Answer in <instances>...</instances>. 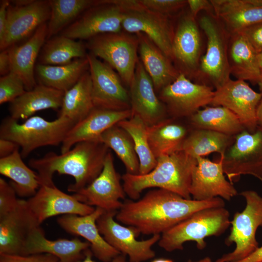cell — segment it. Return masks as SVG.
Wrapping results in <instances>:
<instances>
[{"instance_id":"obj_1","label":"cell","mask_w":262,"mask_h":262,"mask_svg":"<svg viewBox=\"0 0 262 262\" xmlns=\"http://www.w3.org/2000/svg\"><path fill=\"white\" fill-rule=\"evenodd\" d=\"M225 205L223 199L219 197L198 201L156 188L137 200H126L115 217L118 222L133 227L140 234L161 235L199 210Z\"/></svg>"},{"instance_id":"obj_2","label":"cell","mask_w":262,"mask_h":262,"mask_svg":"<svg viewBox=\"0 0 262 262\" xmlns=\"http://www.w3.org/2000/svg\"><path fill=\"white\" fill-rule=\"evenodd\" d=\"M109 151L99 141H82L64 153L49 152L41 158L31 159L28 164L37 171L40 186L55 185L53 177L55 172L72 176L75 181L68 186L67 190L75 193L99 175Z\"/></svg>"},{"instance_id":"obj_3","label":"cell","mask_w":262,"mask_h":262,"mask_svg":"<svg viewBox=\"0 0 262 262\" xmlns=\"http://www.w3.org/2000/svg\"><path fill=\"white\" fill-rule=\"evenodd\" d=\"M197 160L182 151L157 158L154 168L145 175L126 173L121 177L126 194L132 200L140 198L148 188H160L192 199L190 187Z\"/></svg>"},{"instance_id":"obj_4","label":"cell","mask_w":262,"mask_h":262,"mask_svg":"<svg viewBox=\"0 0 262 262\" xmlns=\"http://www.w3.org/2000/svg\"><path fill=\"white\" fill-rule=\"evenodd\" d=\"M74 125L71 120L63 116L48 121L39 116H32L21 124L9 116L1 123L0 138L16 143L21 148L22 158H25L39 147L62 144Z\"/></svg>"},{"instance_id":"obj_5","label":"cell","mask_w":262,"mask_h":262,"mask_svg":"<svg viewBox=\"0 0 262 262\" xmlns=\"http://www.w3.org/2000/svg\"><path fill=\"white\" fill-rule=\"evenodd\" d=\"M230 214L225 207L199 210L161 234L159 246L167 252L182 250L188 241L196 243L198 249L205 248V238L219 236L230 225Z\"/></svg>"},{"instance_id":"obj_6","label":"cell","mask_w":262,"mask_h":262,"mask_svg":"<svg viewBox=\"0 0 262 262\" xmlns=\"http://www.w3.org/2000/svg\"><path fill=\"white\" fill-rule=\"evenodd\" d=\"M198 25L206 36L207 44L194 81L216 90L230 79L228 61L230 33L214 14L206 13L199 18Z\"/></svg>"},{"instance_id":"obj_7","label":"cell","mask_w":262,"mask_h":262,"mask_svg":"<svg viewBox=\"0 0 262 262\" xmlns=\"http://www.w3.org/2000/svg\"><path fill=\"white\" fill-rule=\"evenodd\" d=\"M246 201L241 212H236L230 221V232L225 241L226 245L235 244L234 250L223 255L215 262H235L254 252L259 244L256 238L258 228L262 226V196L253 190L240 194Z\"/></svg>"},{"instance_id":"obj_8","label":"cell","mask_w":262,"mask_h":262,"mask_svg":"<svg viewBox=\"0 0 262 262\" xmlns=\"http://www.w3.org/2000/svg\"><path fill=\"white\" fill-rule=\"evenodd\" d=\"M85 44L89 53L115 69L121 80L129 87L139 60V40L136 34L122 31L104 33L88 39Z\"/></svg>"},{"instance_id":"obj_9","label":"cell","mask_w":262,"mask_h":262,"mask_svg":"<svg viewBox=\"0 0 262 262\" xmlns=\"http://www.w3.org/2000/svg\"><path fill=\"white\" fill-rule=\"evenodd\" d=\"M222 158L225 175L237 181L242 175H251L262 181V128L254 132L243 131L235 136Z\"/></svg>"},{"instance_id":"obj_10","label":"cell","mask_w":262,"mask_h":262,"mask_svg":"<svg viewBox=\"0 0 262 262\" xmlns=\"http://www.w3.org/2000/svg\"><path fill=\"white\" fill-rule=\"evenodd\" d=\"M117 212H105L97 221L105 240L120 254L128 256L129 262H143L154 258L155 252L152 247L158 243L161 235H153L145 240H137L139 232L133 227L118 223L115 219Z\"/></svg>"},{"instance_id":"obj_11","label":"cell","mask_w":262,"mask_h":262,"mask_svg":"<svg viewBox=\"0 0 262 262\" xmlns=\"http://www.w3.org/2000/svg\"><path fill=\"white\" fill-rule=\"evenodd\" d=\"M213 89L192 82L180 73L177 79L159 92V98L173 118L189 117L201 107L210 105Z\"/></svg>"},{"instance_id":"obj_12","label":"cell","mask_w":262,"mask_h":262,"mask_svg":"<svg viewBox=\"0 0 262 262\" xmlns=\"http://www.w3.org/2000/svg\"><path fill=\"white\" fill-rule=\"evenodd\" d=\"M86 58L94 107L114 111L131 109L129 93L123 86L118 73L91 53H87Z\"/></svg>"},{"instance_id":"obj_13","label":"cell","mask_w":262,"mask_h":262,"mask_svg":"<svg viewBox=\"0 0 262 262\" xmlns=\"http://www.w3.org/2000/svg\"><path fill=\"white\" fill-rule=\"evenodd\" d=\"M196 18L189 12L182 14L175 27L172 61L180 73L194 81L199 68L201 38Z\"/></svg>"},{"instance_id":"obj_14","label":"cell","mask_w":262,"mask_h":262,"mask_svg":"<svg viewBox=\"0 0 262 262\" xmlns=\"http://www.w3.org/2000/svg\"><path fill=\"white\" fill-rule=\"evenodd\" d=\"M123 10L113 0L101 2L84 12L61 34L79 40H88L98 35L121 32Z\"/></svg>"},{"instance_id":"obj_15","label":"cell","mask_w":262,"mask_h":262,"mask_svg":"<svg viewBox=\"0 0 262 262\" xmlns=\"http://www.w3.org/2000/svg\"><path fill=\"white\" fill-rule=\"evenodd\" d=\"M262 96L246 81L230 79L214 91L210 105L229 109L237 116L246 131L254 132L258 127L256 113Z\"/></svg>"},{"instance_id":"obj_16","label":"cell","mask_w":262,"mask_h":262,"mask_svg":"<svg viewBox=\"0 0 262 262\" xmlns=\"http://www.w3.org/2000/svg\"><path fill=\"white\" fill-rule=\"evenodd\" d=\"M116 171L112 154L109 151L99 175L88 185L73 194L80 202L100 208L105 212L118 211L126 193Z\"/></svg>"},{"instance_id":"obj_17","label":"cell","mask_w":262,"mask_h":262,"mask_svg":"<svg viewBox=\"0 0 262 262\" xmlns=\"http://www.w3.org/2000/svg\"><path fill=\"white\" fill-rule=\"evenodd\" d=\"M122 26L131 34L144 33L172 61L175 27L170 16L147 9L140 3L136 8L123 11Z\"/></svg>"},{"instance_id":"obj_18","label":"cell","mask_w":262,"mask_h":262,"mask_svg":"<svg viewBox=\"0 0 262 262\" xmlns=\"http://www.w3.org/2000/svg\"><path fill=\"white\" fill-rule=\"evenodd\" d=\"M26 207L36 224L40 226L47 219L60 214L85 215L96 207L79 201L55 185H41L36 194L25 200Z\"/></svg>"},{"instance_id":"obj_19","label":"cell","mask_w":262,"mask_h":262,"mask_svg":"<svg viewBox=\"0 0 262 262\" xmlns=\"http://www.w3.org/2000/svg\"><path fill=\"white\" fill-rule=\"evenodd\" d=\"M50 16L49 0H33L22 6L10 3L7 11V31L0 45V50L31 37L41 25L48 22Z\"/></svg>"},{"instance_id":"obj_20","label":"cell","mask_w":262,"mask_h":262,"mask_svg":"<svg viewBox=\"0 0 262 262\" xmlns=\"http://www.w3.org/2000/svg\"><path fill=\"white\" fill-rule=\"evenodd\" d=\"M196 160L189 190L193 199L203 201L219 197L230 200L237 195L233 183L226 179L222 157L216 162L201 157Z\"/></svg>"},{"instance_id":"obj_21","label":"cell","mask_w":262,"mask_h":262,"mask_svg":"<svg viewBox=\"0 0 262 262\" xmlns=\"http://www.w3.org/2000/svg\"><path fill=\"white\" fill-rule=\"evenodd\" d=\"M129 87L132 116L139 117L148 127L166 118V106L157 96L152 81L140 60Z\"/></svg>"},{"instance_id":"obj_22","label":"cell","mask_w":262,"mask_h":262,"mask_svg":"<svg viewBox=\"0 0 262 262\" xmlns=\"http://www.w3.org/2000/svg\"><path fill=\"white\" fill-rule=\"evenodd\" d=\"M105 211L96 207L91 213L85 215L65 214L57 222L67 233L84 238L90 245V250L96 258L102 262H110L120 253L110 246L100 234L97 221Z\"/></svg>"},{"instance_id":"obj_23","label":"cell","mask_w":262,"mask_h":262,"mask_svg":"<svg viewBox=\"0 0 262 262\" xmlns=\"http://www.w3.org/2000/svg\"><path fill=\"white\" fill-rule=\"evenodd\" d=\"M131 116V109L114 111L94 107L68 131L61 144V153L67 152L82 141H98L101 135L107 129Z\"/></svg>"},{"instance_id":"obj_24","label":"cell","mask_w":262,"mask_h":262,"mask_svg":"<svg viewBox=\"0 0 262 262\" xmlns=\"http://www.w3.org/2000/svg\"><path fill=\"white\" fill-rule=\"evenodd\" d=\"M37 226L25 200L20 199L16 209L0 217V255H22L30 232Z\"/></svg>"},{"instance_id":"obj_25","label":"cell","mask_w":262,"mask_h":262,"mask_svg":"<svg viewBox=\"0 0 262 262\" xmlns=\"http://www.w3.org/2000/svg\"><path fill=\"white\" fill-rule=\"evenodd\" d=\"M90 245L77 238L72 239H48L40 226L34 228L24 245L22 255L49 254L57 257L61 262H77L83 260L85 251Z\"/></svg>"},{"instance_id":"obj_26","label":"cell","mask_w":262,"mask_h":262,"mask_svg":"<svg viewBox=\"0 0 262 262\" xmlns=\"http://www.w3.org/2000/svg\"><path fill=\"white\" fill-rule=\"evenodd\" d=\"M47 23L41 25L27 40L20 45L13 46L7 49L11 63V71L18 74L24 82L26 91L37 84L35 66L41 49L47 40Z\"/></svg>"},{"instance_id":"obj_27","label":"cell","mask_w":262,"mask_h":262,"mask_svg":"<svg viewBox=\"0 0 262 262\" xmlns=\"http://www.w3.org/2000/svg\"><path fill=\"white\" fill-rule=\"evenodd\" d=\"M139 40L141 61L150 77L155 90L159 92L180 74L172 61L144 33L135 34Z\"/></svg>"},{"instance_id":"obj_28","label":"cell","mask_w":262,"mask_h":262,"mask_svg":"<svg viewBox=\"0 0 262 262\" xmlns=\"http://www.w3.org/2000/svg\"><path fill=\"white\" fill-rule=\"evenodd\" d=\"M214 13L228 32H239L262 22V6L254 0H211Z\"/></svg>"},{"instance_id":"obj_29","label":"cell","mask_w":262,"mask_h":262,"mask_svg":"<svg viewBox=\"0 0 262 262\" xmlns=\"http://www.w3.org/2000/svg\"><path fill=\"white\" fill-rule=\"evenodd\" d=\"M65 92L37 84L32 90L10 103V117L18 121L27 119L36 112L45 109L60 110Z\"/></svg>"},{"instance_id":"obj_30","label":"cell","mask_w":262,"mask_h":262,"mask_svg":"<svg viewBox=\"0 0 262 262\" xmlns=\"http://www.w3.org/2000/svg\"><path fill=\"white\" fill-rule=\"evenodd\" d=\"M228 61L230 75L237 80L258 84L260 72L257 54L240 32L230 33Z\"/></svg>"},{"instance_id":"obj_31","label":"cell","mask_w":262,"mask_h":262,"mask_svg":"<svg viewBox=\"0 0 262 262\" xmlns=\"http://www.w3.org/2000/svg\"><path fill=\"white\" fill-rule=\"evenodd\" d=\"M89 70V62L86 57L76 59L69 64L61 66L38 63L35 65L34 73L37 84L65 92Z\"/></svg>"},{"instance_id":"obj_32","label":"cell","mask_w":262,"mask_h":262,"mask_svg":"<svg viewBox=\"0 0 262 262\" xmlns=\"http://www.w3.org/2000/svg\"><path fill=\"white\" fill-rule=\"evenodd\" d=\"M19 149L0 158V173L11 179L10 184L17 195L31 197L40 186L38 174L25 164Z\"/></svg>"},{"instance_id":"obj_33","label":"cell","mask_w":262,"mask_h":262,"mask_svg":"<svg viewBox=\"0 0 262 262\" xmlns=\"http://www.w3.org/2000/svg\"><path fill=\"white\" fill-rule=\"evenodd\" d=\"M147 131L150 147L156 159L181 151L188 134L185 126L169 118L148 127Z\"/></svg>"},{"instance_id":"obj_34","label":"cell","mask_w":262,"mask_h":262,"mask_svg":"<svg viewBox=\"0 0 262 262\" xmlns=\"http://www.w3.org/2000/svg\"><path fill=\"white\" fill-rule=\"evenodd\" d=\"M94 108L89 70L65 92L59 116L66 117L75 124L84 118Z\"/></svg>"},{"instance_id":"obj_35","label":"cell","mask_w":262,"mask_h":262,"mask_svg":"<svg viewBox=\"0 0 262 262\" xmlns=\"http://www.w3.org/2000/svg\"><path fill=\"white\" fill-rule=\"evenodd\" d=\"M235 136L202 129H194L188 134L181 151L197 158L217 152L223 156L232 145Z\"/></svg>"},{"instance_id":"obj_36","label":"cell","mask_w":262,"mask_h":262,"mask_svg":"<svg viewBox=\"0 0 262 262\" xmlns=\"http://www.w3.org/2000/svg\"><path fill=\"white\" fill-rule=\"evenodd\" d=\"M188 118L194 129L209 130L231 136L245 130L237 116L222 106L205 107Z\"/></svg>"},{"instance_id":"obj_37","label":"cell","mask_w":262,"mask_h":262,"mask_svg":"<svg viewBox=\"0 0 262 262\" xmlns=\"http://www.w3.org/2000/svg\"><path fill=\"white\" fill-rule=\"evenodd\" d=\"M86 47L82 40L77 41L63 35H56L43 45L38 63L51 66L65 65L74 59L86 58Z\"/></svg>"},{"instance_id":"obj_38","label":"cell","mask_w":262,"mask_h":262,"mask_svg":"<svg viewBox=\"0 0 262 262\" xmlns=\"http://www.w3.org/2000/svg\"><path fill=\"white\" fill-rule=\"evenodd\" d=\"M50 16L47 23V40L56 36L75 21L84 12L99 4L101 0H49Z\"/></svg>"},{"instance_id":"obj_39","label":"cell","mask_w":262,"mask_h":262,"mask_svg":"<svg viewBox=\"0 0 262 262\" xmlns=\"http://www.w3.org/2000/svg\"><path fill=\"white\" fill-rule=\"evenodd\" d=\"M98 141L112 149L125 165L127 173L139 174V161L131 135L117 124L105 131Z\"/></svg>"},{"instance_id":"obj_40","label":"cell","mask_w":262,"mask_h":262,"mask_svg":"<svg viewBox=\"0 0 262 262\" xmlns=\"http://www.w3.org/2000/svg\"><path fill=\"white\" fill-rule=\"evenodd\" d=\"M117 125L131 137L139 161V174L145 175L152 171L157 164L148 142V127L139 117L133 115Z\"/></svg>"},{"instance_id":"obj_41","label":"cell","mask_w":262,"mask_h":262,"mask_svg":"<svg viewBox=\"0 0 262 262\" xmlns=\"http://www.w3.org/2000/svg\"><path fill=\"white\" fill-rule=\"evenodd\" d=\"M26 91L21 78L10 71L0 78V104L11 102Z\"/></svg>"},{"instance_id":"obj_42","label":"cell","mask_w":262,"mask_h":262,"mask_svg":"<svg viewBox=\"0 0 262 262\" xmlns=\"http://www.w3.org/2000/svg\"><path fill=\"white\" fill-rule=\"evenodd\" d=\"M142 6L148 10L171 16L187 6L185 0H139Z\"/></svg>"},{"instance_id":"obj_43","label":"cell","mask_w":262,"mask_h":262,"mask_svg":"<svg viewBox=\"0 0 262 262\" xmlns=\"http://www.w3.org/2000/svg\"><path fill=\"white\" fill-rule=\"evenodd\" d=\"M12 186L0 178V217L14 211L18 206L19 199Z\"/></svg>"},{"instance_id":"obj_44","label":"cell","mask_w":262,"mask_h":262,"mask_svg":"<svg viewBox=\"0 0 262 262\" xmlns=\"http://www.w3.org/2000/svg\"><path fill=\"white\" fill-rule=\"evenodd\" d=\"M240 32L246 39L256 53H262V22L248 26Z\"/></svg>"},{"instance_id":"obj_45","label":"cell","mask_w":262,"mask_h":262,"mask_svg":"<svg viewBox=\"0 0 262 262\" xmlns=\"http://www.w3.org/2000/svg\"><path fill=\"white\" fill-rule=\"evenodd\" d=\"M59 259L49 254L29 255H0V262H59Z\"/></svg>"},{"instance_id":"obj_46","label":"cell","mask_w":262,"mask_h":262,"mask_svg":"<svg viewBox=\"0 0 262 262\" xmlns=\"http://www.w3.org/2000/svg\"><path fill=\"white\" fill-rule=\"evenodd\" d=\"M189 13L192 16L196 18L198 14L201 11L206 13L214 14V9L211 0H187Z\"/></svg>"},{"instance_id":"obj_47","label":"cell","mask_w":262,"mask_h":262,"mask_svg":"<svg viewBox=\"0 0 262 262\" xmlns=\"http://www.w3.org/2000/svg\"><path fill=\"white\" fill-rule=\"evenodd\" d=\"M10 0H2L0 2V45L2 43L7 27V11Z\"/></svg>"},{"instance_id":"obj_48","label":"cell","mask_w":262,"mask_h":262,"mask_svg":"<svg viewBox=\"0 0 262 262\" xmlns=\"http://www.w3.org/2000/svg\"><path fill=\"white\" fill-rule=\"evenodd\" d=\"M19 147L15 142L0 138V158L10 155Z\"/></svg>"},{"instance_id":"obj_49","label":"cell","mask_w":262,"mask_h":262,"mask_svg":"<svg viewBox=\"0 0 262 262\" xmlns=\"http://www.w3.org/2000/svg\"><path fill=\"white\" fill-rule=\"evenodd\" d=\"M11 71V63L7 49L0 51V74L1 76L8 74Z\"/></svg>"},{"instance_id":"obj_50","label":"cell","mask_w":262,"mask_h":262,"mask_svg":"<svg viewBox=\"0 0 262 262\" xmlns=\"http://www.w3.org/2000/svg\"><path fill=\"white\" fill-rule=\"evenodd\" d=\"M84 255L85 256L83 260L77 262H94L92 259L93 254L90 249H87L84 252ZM110 262H128V261L126 259V256L120 254L113 259Z\"/></svg>"},{"instance_id":"obj_51","label":"cell","mask_w":262,"mask_h":262,"mask_svg":"<svg viewBox=\"0 0 262 262\" xmlns=\"http://www.w3.org/2000/svg\"><path fill=\"white\" fill-rule=\"evenodd\" d=\"M262 246L258 247L254 252L246 258L235 262H262Z\"/></svg>"},{"instance_id":"obj_52","label":"cell","mask_w":262,"mask_h":262,"mask_svg":"<svg viewBox=\"0 0 262 262\" xmlns=\"http://www.w3.org/2000/svg\"><path fill=\"white\" fill-rule=\"evenodd\" d=\"M260 92L262 94V90ZM256 115L258 127L262 128V96L257 107Z\"/></svg>"},{"instance_id":"obj_53","label":"cell","mask_w":262,"mask_h":262,"mask_svg":"<svg viewBox=\"0 0 262 262\" xmlns=\"http://www.w3.org/2000/svg\"><path fill=\"white\" fill-rule=\"evenodd\" d=\"M257 59L260 72V80L258 84L261 91L262 90V53L257 54Z\"/></svg>"},{"instance_id":"obj_54","label":"cell","mask_w":262,"mask_h":262,"mask_svg":"<svg viewBox=\"0 0 262 262\" xmlns=\"http://www.w3.org/2000/svg\"><path fill=\"white\" fill-rule=\"evenodd\" d=\"M151 262H174L172 260L164 258H158L156 259L151 261Z\"/></svg>"},{"instance_id":"obj_55","label":"cell","mask_w":262,"mask_h":262,"mask_svg":"<svg viewBox=\"0 0 262 262\" xmlns=\"http://www.w3.org/2000/svg\"><path fill=\"white\" fill-rule=\"evenodd\" d=\"M187 262H212L210 258L207 257L196 262H193L191 260H188Z\"/></svg>"},{"instance_id":"obj_56","label":"cell","mask_w":262,"mask_h":262,"mask_svg":"<svg viewBox=\"0 0 262 262\" xmlns=\"http://www.w3.org/2000/svg\"><path fill=\"white\" fill-rule=\"evenodd\" d=\"M59 262H61L59 261Z\"/></svg>"},{"instance_id":"obj_57","label":"cell","mask_w":262,"mask_h":262,"mask_svg":"<svg viewBox=\"0 0 262 262\" xmlns=\"http://www.w3.org/2000/svg\"></svg>"}]
</instances>
